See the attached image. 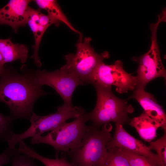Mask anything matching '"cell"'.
Instances as JSON below:
<instances>
[{"mask_svg": "<svg viewBox=\"0 0 166 166\" xmlns=\"http://www.w3.org/2000/svg\"><path fill=\"white\" fill-rule=\"evenodd\" d=\"M60 22L59 21L48 14H45L41 12L40 14L38 23L40 25L48 27L53 24L58 26Z\"/></svg>", "mask_w": 166, "mask_h": 166, "instance_id": "obj_22", "label": "cell"}, {"mask_svg": "<svg viewBox=\"0 0 166 166\" xmlns=\"http://www.w3.org/2000/svg\"><path fill=\"white\" fill-rule=\"evenodd\" d=\"M5 63L3 57L0 52V77L4 73L5 69Z\"/></svg>", "mask_w": 166, "mask_h": 166, "instance_id": "obj_24", "label": "cell"}, {"mask_svg": "<svg viewBox=\"0 0 166 166\" xmlns=\"http://www.w3.org/2000/svg\"><path fill=\"white\" fill-rule=\"evenodd\" d=\"M163 22V19L158 17L156 22L150 26L151 45L148 51L141 56L132 58L133 61L139 63L136 76L138 88L144 89L149 82L157 77L166 78V70L161 60L157 40V28L160 24Z\"/></svg>", "mask_w": 166, "mask_h": 166, "instance_id": "obj_7", "label": "cell"}, {"mask_svg": "<svg viewBox=\"0 0 166 166\" xmlns=\"http://www.w3.org/2000/svg\"><path fill=\"white\" fill-rule=\"evenodd\" d=\"M19 143L18 150L19 153L25 154L32 158L39 160L45 166H74L72 163L69 162L63 156L60 158L56 157L55 159L45 157L40 155L28 147L23 141L20 142Z\"/></svg>", "mask_w": 166, "mask_h": 166, "instance_id": "obj_16", "label": "cell"}, {"mask_svg": "<svg viewBox=\"0 0 166 166\" xmlns=\"http://www.w3.org/2000/svg\"><path fill=\"white\" fill-rule=\"evenodd\" d=\"M120 148L128 161L130 166H153L144 157L126 149Z\"/></svg>", "mask_w": 166, "mask_h": 166, "instance_id": "obj_21", "label": "cell"}, {"mask_svg": "<svg viewBox=\"0 0 166 166\" xmlns=\"http://www.w3.org/2000/svg\"><path fill=\"white\" fill-rule=\"evenodd\" d=\"M107 150L104 166H130L120 148L114 147Z\"/></svg>", "mask_w": 166, "mask_h": 166, "instance_id": "obj_17", "label": "cell"}, {"mask_svg": "<svg viewBox=\"0 0 166 166\" xmlns=\"http://www.w3.org/2000/svg\"><path fill=\"white\" fill-rule=\"evenodd\" d=\"M39 9L46 10L48 14L56 19L60 22L63 23L73 32L79 34H82L75 28L62 11L60 6L56 0H34Z\"/></svg>", "mask_w": 166, "mask_h": 166, "instance_id": "obj_15", "label": "cell"}, {"mask_svg": "<svg viewBox=\"0 0 166 166\" xmlns=\"http://www.w3.org/2000/svg\"><path fill=\"white\" fill-rule=\"evenodd\" d=\"M39 84L35 70L23 65L18 70L5 66L0 77V102L9 107L14 119L30 120L33 107L39 98L49 94Z\"/></svg>", "mask_w": 166, "mask_h": 166, "instance_id": "obj_1", "label": "cell"}, {"mask_svg": "<svg viewBox=\"0 0 166 166\" xmlns=\"http://www.w3.org/2000/svg\"><path fill=\"white\" fill-rule=\"evenodd\" d=\"M12 156L11 151L7 149L0 154V166H3L9 163Z\"/></svg>", "mask_w": 166, "mask_h": 166, "instance_id": "obj_23", "label": "cell"}, {"mask_svg": "<svg viewBox=\"0 0 166 166\" xmlns=\"http://www.w3.org/2000/svg\"><path fill=\"white\" fill-rule=\"evenodd\" d=\"M91 40L89 37H85L83 40L82 34L79 35L76 45V53L66 55V64L60 69L74 75L84 85L92 84L97 68L104 59L109 56L107 51L101 54L96 53L91 45Z\"/></svg>", "mask_w": 166, "mask_h": 166, "instance_id": "obj_4", "label": "cell"}, {"mask_svg": "<svg viewBox=\"0 0 166 166\" xmlns=\"http://www.w3.org/2000/svg\"><path fill=\"white\" fill-rule=\"evenodd\" d=\"M90 125L79 144L66 152L74 166H104L108 152L106 145L112 138L113 126L107 123L100 130Z\"/></svg>", "mask_w": 166, "mask_h": 166, "instance_id": "obj_3", "label": "cell"}, {"mask_svg": "<svg viewBox=\"0 0 166 166\" xmlns=\"http://www.w3.org/2000/svg\"><path fill=\"white\" fill-rule=\"evenodd\" d=\"M12 166H38L27 155L19 153L15 148L11 151Z\"/></svg>", "mask_w": 166, "mask_h": 166, "instance_id": "obj_20", "label": "cell"}, {"mask_svg": "<svg viewBox=\"0 0 166 166\" xmlns=\"http://www.w3.org/2000/svg\"><path fill=\"white\" fill-rule=\"evenodd\" d=\"M87 113L85 111L73 121L65 122L45 136L32 138L31 144L43 143L49 145L55 149L56 157L60 152H66L77 147L90 128L87 125Z\"/></svg>", "mask_w": 166, "mask_h": 166, "instance_id": "obj_5", "label": "cell"}, {"mask_svg": "<svg viewBox=\"0 0 166 166\" xmlns=\"http://www.w3.org/2000/svg\"><path fill=\"white\" fill-rule=\"evenodd\" d=\"M148 146L151 151L154 150L160 157L164 166H166V132L154 141H151Z\"/></svg>", "mask_w": 166, "mask_h": 166, "instance_id": "obj_18", "label": "cell"}, {"mask_svg": "<svg viewBox=\"0 0 166 166\" xmlns=\"http://www.w3.org/2000/svg\"><path fill=\"white\" fill-rule=\"evenodd\" d=\"M35 73L42 86H50L60 95L64 101L63 106L68 108L73 106L71 102L73 92L77 86L84 85L77 77L61 69L53 72L38 69L35 70Z\"/></svg>", "mask_w": 166, "mask_h": 166, "instance_id": "obj_9", "label": "cell"}, {"mask_svg": "<svg viewBox=\"0 0 166 166\" xmlns=\"http://www.w3.org/2000/svg\"><path fill=\"white\" fill-rule=\"evenodd\" d=\"M107 149L122 148L144 157L153 166H164L158 155L152 152L142 142L128 132L121 124H116L114 133L106 144Z\"/></svg>", "mask_w": 166, "mask_h": 166, "instance_id": "obj_10", "label": "cell"}, {"mask_svg": "<svg viewBox=\"0 0 166 166\" xmlns=\"http://www.w3.org/2000/svg\"><path fill=\"white\" fill-rule=\"evenodd\" d=\"M134 99L151 118L159 123L166 132V115L163 107L158 104L154 96L144 89L136 88L128 100Z\"/></svg>", "mask_w": 166, "mask_h": 166, "instance_id": "obj_12", "label": "cell"}, {"mask_svg": "<svg viewBox=\"0 0 166 166\" xmlns=\"http://www.w3.org/2000/svg\"><path fill=\"white\" fill-rule=\"evenodd\" d=\"M0 52L5 64L17 60L23 64L28 58L27 47L22 44L13 43L10 38L0 39Z\"/></svg>", "mask_w": 166, "mask_h": 166, "instance_id": "obj_14", "label": "cell"}, {"mask_svg": "<svg viewBox=\"0 0 166 166\" xmlns=\"http://www.w3.org/2000/svg\"><path fill=\"white\" fill-rule=\"evenodd\" d=\"M96 89L97 101L93 109L87 113L88 121L94 128L100 129L104 124L113 122L123 126L128 124L131 119L129 114L134 110L132 106L128 104V99H123L113 93L111 86L93 84Z\"/></svg>", "mask_w": 166, "mask_h": 166, "instance_id": "obj_2", "label": "cell"}, {"mask_svg": "<svg viewBox=\"0 0 166 166\" xmlns=\"http://www.w3.org/2000/svg\"><path fill=\"white\" fill-rule=\"evenodd\" d=\"M85 110L82 107L77 106L65 107L62 105L57 108L56 112L44 116H40L33 112L30 120L31 125L24 132L16 134L13 132L8 136L6 141L7 148L10 151L14 150L16 145L24 139L40 136L45 132L52 131L67 120L79 117Z\"/></svg>", "mask_w": 166, "mask_h": 166, "instance_id": "obj_6", "label": "cell"}, {"mask_svg": "<svg viewBox=\"0 0 166 166\" xmlns=\"http://www.w3.org/2000/svg\"><path fill=\"white\" fill-rule=\"evenodd\" d=\"M14 119L12 116H5L0 112V142L6 141L12 132V126Z\"/></svg>", "mask_w": 166, "mask_h": 166, "instance_id": "obj_19", "label": "cell"}, {"mask_svg": "<svg viewBox=\"0 0 166 166\" xmlns=\"http://www.w3.org/2000/svg\"><path fill=\"white\" fill-rule=\"evenodd\" d=\"M128 124L136 129L142 139L148 143L156 138L157 129L161 127L144 111L138 116L131 119Z\"/></svg>", "mask_w": 166, "mask_h": 166, "instance_id": "obj_13", "label": "cell"}, {"mask_svg": "<svg viewBox=\"0 0 166 166\" xmlns=\"http://www.w3.org/2000/svg\"><path fill=\"white\" fill-rule=\"evenodd\" d=\"M30 0H11L0 9V25L10 26L17 33L27 22V10Z\"/></svg>", "mask_w": 166, "mask_h": 166, "instance_id": "obj_11", "label": "cell"}, {"mask_svg": "<svg viewBox=\"0 0 166 166\" xmlns=\"http://www.w3.org/2000/svg\"><path fill=\"white\" fill-rule=\"evenodd\" d=\"M94 83L106 86L114 85L116 91L120 94L133 91L138 86L136 76L126 72L123 63L119 60L110 65L101 63L94 74L92 84Z\"/></svg>", "mask_w": 166, "mask_h": 166, "instance_id": "obj_8", "label": "cell"}]
</instances>
